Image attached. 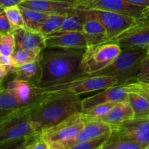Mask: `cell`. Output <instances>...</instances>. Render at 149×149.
Wrapping results in <instances>:
<instances>
[{
	"mask_svg": "<svg viewBox=\"0 0 149 149\" xmlns=\"http://www.w3.org/2000/svg\"><path fill=\"white\" fill-rule=\"evenodd\" d=\"M148 87H149V84H148Z\"/></svg>",
	"mask_w": 149,
	"mask_h": 149,
	"instance_id": "obj_44",
	"label": "cell"
},
{
	"mask_svg": "<svg viewBox=\"0 0 149 149\" xmlns=\"http://www.w3.org/2000/svg\"><path fill=\"white\" fill-rule=\"evenodd\" d=\"M40 77L41 68L39 63L35 62L16 67L14 79L24 80L36 85L40 79Z\"/></svg>",
	"mask_w": 149,
	"mask_h": 149,
	"instance_id": "obj_21",
	"label": "cell"
},
{
	"mask_svg": "<svg viewBox=\"0 0 149 149\" xmlns=\"http://www.w3.org/2000/svg\"><path fill=\"white\" fill-rule=\"evenodd\" d=\"M117 84H119V80L113 77L84 75L63 84L40 88V90L43 94L71 93L80 95L84 93L105 90Z\"/></svg>",
	"mask_w": 149,
	"mask_h": 149,
	"instance_id": "obj_4",
	"label": "cell"
},
{
	"mask_svg": "<svg viewBox=\"0 0 149 149\" xmlns=\"http://www.w3.org/2000/svg\"><path fill=\"white\" fill-rule=\"evenodd\" d=\"M85 49L46 47L41 52V77L36 86L45 88L83 77L81 62Z\"/></svg>",
	"mask_w": 149,
	"mask_h": 149,
	"instance_id": "obj_1",
	"label": "cell"
},
{
	"mask_svg": "<svg viewBox=\"0 0 149 149\" xmlns=\"http://www.w3.org/2000/svg\"><path fill=\"white\" fill-rule=\"evenodd\" d=\"M84 20L85 19L81 10L77 7L75 13L69 14L66 16V17L63 21L61 27L56 31L47 36L68 33V32H82Z\"/></svg>",
	"mask_w": 149,
	"mask_h": 149,
	"instance_id": "obj_20",
	"label": "cell"
},
{
	"mask_svg": "<svg viewBox=\"0 0 149 149\" xmlns=\"http://www.w3.org/2000/svg\"><path fill=\"white\" fill-rule=\"evenodd\" d=\"M133 118L134 112L130 104L128 101H123L116 103L107 115L100 119L114 127Z\"/></svg>",
	"mask_w": 149,
	"mask_h": 149,
	"instance_id": "obj_19",
	"label": "cell"
},
{
	"mask_svg": "<svg viewBox=\"0 0 149 149\" xmlns=\"http://www.w3.org/2000/svg\"><path fill=\"white\" fill-rule=\"evenodd\" d=\"M15 51V39L13 33L0 36V55L12 56Z\"/></svg>",
	"mask_w": 149,
	"mask_h": 149,
	"instance_id": "obj_30",
	"label": "cell"
},
{
	"mask_svg": "<svg viewBox=\"0 0 149 149\" xmlns=\"http://www.w3.org/2000/svg\"><path fill=\"white\" fill-rule=\"evenodd\" d=\"M30 116L13 121L0 126L1 146L20 142L26 138L38 133L31 121Z\"/></svg>",
	"mask_w": 149,
	"mask_h": 149,
	"instance_id": "obj_11",
	"label": "cell"
},
{
	"mask_svg": "<svg viewBox=\"0 0 149 149\" xmlns=\"http://www.w3.org/2000/svg\"><path fill=\"white\" fill-rule=\"evenodd\" d=\"M112 127L100 119H87L82 130L73 140L63 143L67 149L75 144L110 135Z\"/></svg>",
	"mask_w": 149,
	"mask_h": 149,
	"instance_id": "obj_14",
	"label": "cell"
},
{
	"mask_svg": "<svg viewBox=\"0 0 149 149\" xmlns=\"http://www.w3.org/2000/svg\"><path fill=\"white\" fill-rule=\"evenodd\" d=\"M87 121V117L83 112H77L58 125L42 131V135L48 143L68 142L79 133Z\"/></svg>",
	"mask_w": 149,
	"mask_h": 149,
	"instance_id": "obj_7",
	"label": "cell"
},
{
	"mask_svg": "<svg viewBox=\"0 0 149 149\" xmlns=\"http://www.w3.org/2000/svg\"><path fill=\"white\" fill-rule=\"evenodd\" d=\"M6 89L21 104H29L45 95L36 84L16 79L9 81Z\"/></svg>",
	"mask_w": 149,
	"mask_h": 149,
	"instance_id": "obj_13",
	"label": "cell"
},
{
	"mask_svg": "<svg viewBox=\"0 0 149 149\" xmlns=\"http://www.w3.org/2000/svg\"><path fill=\"white\" fill-rule=\"evenodd\" d=\"M15 39V50L40 49L46 48V38L38 31L28 28L16 29L13 31Z\"/></svg>",
	"mask_w": 149,
	"mask_h": 149,
	"instance_id": "obj_16",
	"label": "cell"
},
{
	"mask_svg": "<svg viewBox=\"0 0 149 149\" xmlns=\"http://www.w3.org/2000/svg\"><path fill=\"white\" fill-rule=\"evenodd\" d=\"M24 0H0L1 9H7L9 7L19 6Z\"/></svg>",
	"mask_w": 149,
	"mask_h": 149,
	"instance_id": "obj_34",
	"label": "cell"
},
{
	"mask_svg": "<svg viewBox=\"0 0 149 149\" xmlns=\"http://www.w3.org/2000/svg\"><path fill=\"white\" fill-rule=\"evenodd\" d=\"M77 5L79 8L112 12L140 20L143 19V13L146 8L127 0H78Z\"/></svg>",
	"mask_w": 149,
	"mask_h": 149,
	"instance_id": "obj_8",
	"label": "cell"
},
{
	"mask_svg": "<svg viewBox=\"0 0 149 149\" xmlns=\"http://www.w3.org/2000/svg\"><path fill=\"white\" fill-rule=\"evenodd\" d=\"M23 105L19 103L13 96H12L7 92L6 87L1 86L0 92V108H1V115L8 113L13 110L21 107Z\"/></svg>",
	"mask_w": 149,
	"mask_h": 149,
	"instance_id": "obj_25",
	"label": "cell"
},
{
	"mask_svg": "<svg viewBox=\"0 0 149 149\" xmlns=\"http://www.w3.org/2000/svg\"><path fill=\"white\" fill-rule=\"evenodd\" d=\"M79 8V7H78ZM86 17L98 20L105 28L107 33L108 42H113L119 35L127 29L141 23L143 19H137L125 15L112 12L97 10H85L79 8Z\"/></svg>",
	"mask_w": 149,
	"mask_h": 149,
	"instance_id": "obj_6",
	"label": "cell"
},
{
	"mask_svg": "<svg viewBox=\"0 0 149 149\" xmlns=\"http://www.w3.org/2000/svg\"><path fill=\"white\" fill-rule=\"evenodd\" d=\"M122 49L130 47H148L149 21L143 20L113 39Z\"/></svg>",
	"mask_w": 149,
	"mask_h": 149,
	"instance_id": "obj_12",
	"label": "cell"
},
{
	"mask_svg": "<svg viewBox=\"0 0 149 149\" xmlns=\"http://www.w3.org/2000/svg\"><path fill=\"white\" fill-rule=\"evenodd\" d=\"M14 30L7 17L4 10L1 9L0 11V36L7 33H13Z\"/></svg>",
	"mask_w": 149,
	"mask_h": 149,
	"instance_id": "obj_32",
	"label": "cell"
},
{
	"mask_svg": "<svg viewBox=\"0 0 149 149\" xmlns=\"http://www.w3.org/2000/svg\"><path fill=\"white\" fill-rule=\"evenodd\" d=\"M148 56L149 57V47H148Z\"/></svg>",
	"mask_w": 149,
	"mask_h": 149,
	"instance_id": "obj_42",
	"label": "cell"
},
{
	"mask_svg": "<svg viewBox=\"0 0 149 149\" xmlns=\"http://www.w3.org/2000/svg\"><path fill=\"white\" fill-rule=\"evenodd\" d=\"M49 143L47 142L42 135V132H38L23 140L21 149H47Z\"/></svg>",
	"mask_w": 149,
	"mask_h": 149,
	"instance_id": "obj_29",
	"label": "cell"
},
{
	"mask_svg": "<svg viewBox=\"0 0 149 149\" xmlns=\"http://www.w3.org/2000/svg\"><path fill=\"white\" fill-rule=\"evenodd\" d=\"M111 135L135 141L144 148L149 147V118L129 119L112 127Z\"/></svg>",
	"mask_w": 149,
	"mask_h": 149,
	"instance_id": "obj_10",
	"label": "cell"
},
{
	"mask_svg": "<svg viewBox=\"0 0 149 149\" xmlns=\"http://www.w3.org/2000/svg\"><path fill=\"white\" fill-rule=\"evenodd\" d=\"M46 47L86 49L87 45L82 32H68L45 36Z\"/></svg>",
	"mask_w": 149,
	"mask_h": 149,
	"instance_id": "obj_17",
	"label": "cell"
},
{
	"mask_svg": "<svg viewBox=\"0 0 149 149\" xmlns=\"http://www.w3.org/2000/svg\"></svg>",
	"mask_w": 149,
	"mask_h": 149,
	"instance_id": "obj_46",
	"label": "cell"
},
{
	"mask_svg": "<svg viewBox=\"0 0 149 149\" xmlns=\"http://www.w3.org/2000/svg\"><path fill=\"white\" fill-rule=\"evenodd\" d=\"M83 16L85 20L83 25L82 33L85 37L87 45V47L108 42L107 33L103 25L96 19L86 17L84 15Z\"/></svg>",
	"mask_w": 149,
	"mask_h": 149,
	"instance_id": "obj_18",
	"label": "cell"
},
{
	"mask_svg": "<svg viewBox=\"0 0 149 149\" xmlns=\"http://www.w3.org/2000/svg\"><path fill=\"white\" fill-rule=\"evenodd\" d=\"M0 64L4 65H15L11 56H7V55H0Z\"/></svg>",
	"mask_w": 149,
	"mask_h": 149,
	"instance_id": "obj_35",
	"label": "cell"
},
{
	"mask_svg": "<svg viewBox=\"0 0 149 149\" xmlns=\"http://www.w3.org/2000/svg\"><path fill=\"white\" fill-rule=\"evenodd\" d=\"M132 4L144 7H149V0H127Z\"/></svg>",
	"mask_w": 149,
	"mask_h": 149,
	"instance_id": "obj_37",
	"label": "cell"
},
{
	"mask_svg": "<svg viewBox=\"0 0 149 149\" xmlns=\"http://www.w3.org/2000/svg\"><path fill=\"white\" fill-rule=\"evenodd\" d=\"M109 135H105V136L100 137V138H96V139L79 143L68 149H100L102 148L103 144L106 142Z\"/></svg>",
	"mask_w": 149,
	"mask_h": 149,
	"instance_id": "obj_31",
	"label": "cell"
},
{
	"mask_svg": "<svg viewBox=\"0 0 149 149\" xmlns=\"http://www.w3.org/2000/svg\"><path fill=\"white\" fill-rule=\"evenodd\" d=\"M122 48L113 42L87 47L83 54L81 69L84 75H91L110 65L120 55Z\"/></svg>",
	"mask_w": 149,
	"mask_h": 149,
	"instance_id": "obj_5",
	"label": "cell"
},
{
	"mask_svg": "<svg viewBox=\"0 0 149 149\" xmlns=\"http://www.w3.org/2000/svg\"><path fill=\"white\" fill-rule=\"evenodd\" d=\"M145 149H149V147H148V148H146Z\"/></svg>",
	"mask_w": 149,
	"mask_h": 149,
	"instance_id": "obj_43",
	"label": "cell"
},
{
	"mask_svg": "<svg viewBox=\"0 0 149 149\" xmlns=\"http://www.w3.org/2000/svg\"><path fill=\"white\" fill-rule=\"evenodd\" d=\"M4 10L7 15V18H8L13 30L15 31L16 29L26 27L23 14H22L19 6L9 7V8L4 9Z\"/></svg>",
	"mask_w": 149,
	"mask_h": 149,
	"instance_id": "obj_27",
	"label": "cell"
},
{
	"mask_svg": "<svg viewBox=\"0 0 149 149\" xmlns=\"http://www.w3.org/2000/svg\"><path fill=\"white\" fill-rule=\"evenodd\" d=\"M149 77V57L148 56L143 62L141 69L137 76V81H141L143 79Z\"/></svg>",
	"mask_w": 149,
	"mask_h": 149,
	"instance_id": "obj_33",
	"label": "cell"
},
{
	"mask_svg": "<svg viewBox=\"0 0 149 149\" xmlns=\"http://www.w3.org/2000/svg\"><path fill=\"white\" fill-rule=\"evenodd\" d=\"M136 88L137 81L108 87L91 97L82 99V112L99 104L127 101L128 94L135 91Z\"/></svg>",
	"mask_w": 149,
	"mask_h": 149,
	"instance_id": "obj_9",
	"label": "cell"
},
{
	"mask_svg": "<svg viewBox=\"0 0 149 149\" xmlns=\"http://www.w3.org/2000/svg\"><path fill=\"white\" fill-rule=\"evenodd\" d=\"M40 49H18L12 55V59L16 67L21 66L25 64L39 62L40 59Z\"/></svg>",
	"mask_w": 149,
	"mask_h": 149,
	"instance_id": "obj_23",
	"label": "cell"
},
{
	"mask_svg": "<svg viewBox=\"0 0 149 149\" xmlns=\"http://www.w3.org/2000/svg\"><path fill=\"white\" fill-rule=\"evenodd\" d=\"M148 47L122 49L120 55L106 68L87 76H107L117 79L119 84L137 81V76L144 60L148 57Z\"/></svg>",
	"mask_w": 149,
	"mask_h": 149,
	"instance_id": "obj_3",
	"label": "cell"
},
{
	"mask_svg": "<svg viewBox=\"0 0 149 149\" xmlns=\"http://www.w3.org/2000/svg\"><path fill=\"white\" fill-rule=\"evenodd\" d=\"M102 149H145L135 141L126 138H119L114 135H109Z\"/></svg>",
	"mask_w": 149,
	"mask_h": 149,
	"instance_id": "obj_24",
	"label": "cell"
},
{
	"mask_svg": "<svg viewBox=\"0 0 149 149\" xmlns=\"http://www.w3.org/2000/svg\"><path fill=\"white\" fill-rule=\"evenodd\" d=\"M77 112H82L80 95L71 93H53L47 94L30 119L36 130L42 132Z\"/></svg>",
	"mask_w": 149,
	"mask_h": 149,
	"instance_id": "obj_2",
	"label": "cell"
},
{
	"mask_svg": "<svg viewBox=\"0 0 149 149\" xmlns=\"http://www.w3.org/2000/svg\"><path fill=\"white\" fill-rule=\"evenodd\" d=\"M100 149H102V148H100Z\"/></svg>",
	"mask_w": 149,
	"mask_h": 149,
	"instance_id": "obj_45",
	"label": "cell"
},
{
	"mask_svg": "<svg viewBox=\"0 0 149 149\" xmlns=\"http://www.w3.org/2000/svg\"><path fill=\"white\" fill-rule=\"evenodd\" d=\"M22 142H23V141L3 146H1V149H21Z\"/></svg>",
	"mask_w": 149,
	"mask_h": 149,
	"instance_id": "obj_38",
	"label": "cell"
},
{
	"mask_svg": "<svg viewBox=\"0 0 149 149\" xmlns=\"http://www.w3.org/2000/svg\"><path fill=\"white\" fill-rule=\"evenodd\" d=\"M116 103H109L97 105L83 113L87 119H100L107 115Z\"/></svg>",
	"mask_w": 149,
	"mask_h": 149,
	"instance_id": "obj_28",
	"label": "cell"
},
{
	"mask_svg": "<svg viewBox=\"0 0 149 149\" xmlns=\"http://www.w3.org/2000/svg\"><path fill=\"white\" fill-rule=\"evenodd\" d=\"M51 1H63V2L71 3V4H77L78 0H51Z\"/></svg>",
	"mask_w": 149,
	"mask_h": 149,
	"instance_id": "obj_40",
	"label": "cell"
},
{
	"mask_svg": "<svg viewBox=\"0 0 149 149\" xmlns=\"http://www.w3.org/2000/svg\"><path fill=\"white\" fill-rule=\"evenodd\" d=\"M143 19L149 21V7H146L144 10L143 13Z\"/></svg>",
	"mask_w": 149,
	"mask_h": 149,
	"instance_id": "obj_39",
	"label": "cell"
},
{
	"mask_svg": "<svg viewBox=\"0 0 149 149\" xmlns=\"http://www.w3.org/2000/svg\"><path fill=\"white\" fill-rule=\"evenodd\" d=\"M68 15L69 14L50 15L49 17L45 20V23L38 29V31L42 33L45 36L56 31L61 27L63 21Z\"/></svg>",
	"mask_w": 149,
	"mask_h": 149,
	"instance_id": "obj_26",
	"label": "cell"
},
{
	"mask_svg": "<svg viewBox=\"0 0 149 149\" xmlns=\"http://www.w3.org/2000/svg\"><path fill=\"white\" fill-rule=\"evenodd\" d=\"M140 82H142V83H144V84H149V77H146V78H145V79H143L141 80Z\"/></svg>",
	"mask_w": 149,
	"mask_h": 149,
	"instance_id": "obj_41",
	"label": "cell"
},
{
	"mask_svg": "<svg viewBox=\"0 0 149 149\" xmlns=\"http://www.w3.org/2000/svg\"><path fill=\"white\" fill-rule=\"evenodd\" d=\"M19 6L49 15L71 14L77 8L75 4L51 0H24Z\"/></svg>",
	"mask_w": 149,
	"mask_h": 149,
	"instance_id": "obj_15",
	"label": "cell"
},
{
	"mask_svg": "<svg viewBox=\"0 0 149 149\" xmlns=\"http://www.w3.org/2000/svg\"><path fill=\"white\" fill-rule=\"evenodd\" d=\"M24 19L25 26L28 29L38 31L40 26L45 23V20L49 17L50 15L42 13L37 10L26 8L19 6Z\"/></svg>",
	"mask_w": 149,
	"mask_h": 149,
	"instance_id": "obj_22",
	"label": "cell"
},
{
	"mask_svg": "<svg viewBox=\"0 0 149 149\" xmlns=\"http://www.w3.org/2000/svg\"><path fill=\"white\" fill-rule=\"evenodd\" d=\"M47 149H67L65 144L63 142H52L49 143V147Z\"/></svg>",
	"mask_w": 149,
	"mask_h": 149,
	"instance_id": "obj_36",
	"label": "cell"
}]
</instances>
